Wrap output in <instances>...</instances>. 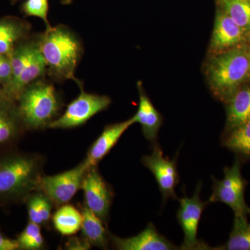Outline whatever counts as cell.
I'll list each match as a JSON object with an SVG mask.
<instances>
[{"label":"cell","instance_id":"obj_28","mask_svg":"<svg viewBox=\"0 0 250 250\" xmlns=\"http://www.w3.org/2000/svg\"><path fill=\"white\" fill-rule=\"evenodd\" d=\"M62 4L67 5L72 3V0H60Z\"/></svg>","mask_w":250,"mask_h":250},{"label":"cell","instance_id":"obj_24","mask_svg":"<svg viewBox=\"0 0 250 250\" xmlns=\"http://www.w3.org/2000/svg\"><path fill=\"white\" fill-rule=\"evenodd\" d=\"M20 250H39L45 248V239L41 233V227L29 222L18 236Z\"/></svg>","mask_w":250,"mask_h":250},{"label":"cell","instance_id":"obj_30","mask_svg":"<svg viewBox=\"0 0 250 250\" xmlns=\"http://www.w3.org/2000/svg\"><path fill=\"white\" fill-rule=\"evenodd\" d=\"M0 85H1V84H0ZM1 87H2V86H1ZM1 88H0V91H1Z\"/></svg>","mask_w":250,"mask_h":250},{"label":"cell","instance_id":"obj_3","mask_svg":"<svg viewBox=\"0 0 250 250\" xmlns=\"http://www.w3.org/2000/svg\"><path fill=\"white\" fill-rule=\"evenodd\" d=\"M208 78L215 96L228 102L250 78V45L243 44L217 55L208 65Z\"/></svg>","mask_w":250,"mask_h":250},{"label":"cell","instance_id":"obj_17","mask_svg":"<svg viewBox=\"0 0 250 250\" xmlns=\"http://www.w3.org/2000/svg\"><path fill=\"white\" fill-rule=\"evenodd\" d=\"M82 220L81 239L88 248L96 247L101 249H107L109 244V231L105 228L103 223L98 216L87 208L85 205L81 206Z\"/></svg>","mask_w":250,"mask_h":250},{"label":"cell","instance_id":"obj_20","mask_svg":"<svg viewBox=\"0 0 250 250\" xmlns=\"http://www.w3.org/2000/svg\"><path fill=\"white\" fill-rule=\"evenodd\" d=\"M25 201L29 222L41 227L48 226L52 220V210L54 207L48 197L39 190H36Z\"/></svg>","mask_w":250,"mask_h":250},{"label":"cell","instance_id":"obj_5","mask_svg":"<svg viewBox=\"0 0 250 250\" xmlns=\"http://www.w3.org/2000/svg\"><path fill=\"white\" fill-rule=\"evenodd\" d=\"M213 179V193L208 203L222 202L229 206L234 214L250 215V207L245 200L246 179L241 174V163L236 159L231 167L224 168V178L222 180Z\"/></svg>","mask_w":250,"mask_h":250},{"label":"cell","instance_id":"obj_21","mask_svg":"<svg viewBox=\"0 0 250 250\" xmlns=\"http://www.w3.org/2000/svg\"><path fill=\"white\" fill-rule=\"evenodd\" d=\"M219 250H250V223L247 215L234 214L233 229L229 238Z\"/></svg>","mask_w":250,"mask_h":250},{"label":"cell","instance_id":"obj_1","mask_svg":"<svg viewBox=\"0 0 250 250\" xmlns=\"http://www.w3.org/2000/svg\"><path fill=\"white\" fill-rule=\"evenodd\" d=\"M39 37L49 75L59 82L73 80L79 86L82 85L75 75L83 54V46L78 36L61 24L46 29Z\"/></svg>","mask_w":250,"mask_h":250},{"label":"cell","instance_id":"obj_18","mask_svg":"<svg viewBox=\"0 0 250 250\" xmlns=\"http://www.w3.org/2000/svg\"><path fill=\"white\" fill-rule=\"evenodd\" d=\"M226 129L228 131L250 119V88H239L228 100Z\"/></svg>","mask_w":250,"mask_h":250},{"label":"cell","instance_id":"obj_26","mask_svg":"<svg viewBox=\"0 0 250 250\" xmlns=\"http://www.w3.org/2000/svg\"><path fill=\"white\" fill-rule=\"evenodd\" d=\"M11 59L9 56L0 54V84L2 88L9 84L11 80Z\"/></svg>","mask_w":250,"mask_h":250},{"label":"cell","instance_id":"obj_29","mask_svg":"<svg viewBox=\"0 0 250 250\" xmlns=\"http://www.w3.org/2000/svg\"><path fill=\"white\" fill-rule=\"evenodd\" d=\"M13 2H16V1H20V0H11Z\"/></svg>","mask_w":250,"mask_h":250},{"label":"cell","instance_id":"obj_4","mask_svg":"<svg viewBox=\"0 0 250 250\" xmlns=\"http://www.w3.org/2000/svg\"><path fill=\"white\" fill-rule=\"evenodd\" d=\"M16 103L26 129L34 131L48 128L62 107L55 87L43 78L26 87Z\"/></svg>","mask_w":250,"mask_h":250},{"label":"cell","instance_id":"obj_27","mask_svg":"<svg viewBox=\"0 0 250 250\" xmlns=\"http://www.w3.org/2000/svg\"><path fill=\"white\" fill-rule=\"evenodd\" d=\"M20 250L17 239H11L0 232V250Z\"/></svg>","mask_w":250,"mask_h":250},{"label":"cell","instance_id":"obj_13","mask_svg":"<svg viewBox=\"0 0 250 250\" xmlns=\"http://www.w3.org/2000/svg\"><path fill=\"white\" fill-rule=\"evenodd\" d=\"M134 124V120L131 118L127 121L107 125L87 152L85 159L90 167L98 166L116 146L125 131Z\"/></svg>","mask_w":250,"mask_h":250},{"label":"cell","instance_id":"obj_25","mask_svg":"<svg viewBox=\"0 0 250 250\" xmlns=\"http://www.w3.org/2000/svg\"><path fill=\"white\" fill-rule=\"evenodd\" d=\"M48 0H26L22 6V11L27 16H34L41 18L46 25V29L52 27L47 18Z\"/></svg>","mask_w":250,"mask_h":250},{"label":"cell","instance_id":"obj_6","mask_svg":"<svg viewBox=\"0 0 250 250\" xmlns=\"http://www.w3.org/2000/svg\"><path fill=\"white\" fill-rule=\"evenodd\" d=\"M90 166L86 160L70 170L54 175H42L38 190L42 192L58 207L68 203L82 188V183Z\"/></svg>","mask_w":250,"mask_h":250},{"label":"cell","instance_id":"obj_23","mask_svg":"<svg viewBox=\"0 0 250 250\" xmlns=\"http://www.w3.org/2000/svg\"><path fill=\"white\" fill-rule=\"evenodd\" d=\"M223 146L230 150L250 157V119L229 131L223 141Z\"/></svg>","mask_w":250,"mask_h":250},{"label":"cell","instance_id":"obj_12","mask_svg":"<svg viewBox=\"0 0 250 250\" xmlns=\"http://www.w3.org/2000/svg\"><path fill=\"white\" fill-rule=\"evenodd\" d=\"M249 38L228 14L220 10L215 17L214 28L210 41V49L221 52L243 45Z\"/></svg>","mask_w":250,"mask_h":250},{"label":"cell","instance_id":"obj_19","mask_svg":"<svg viewBox=\"0 0 250 250\" xmlns=\"http://www.w3.org/2000/svg\"><path fill=\"white\" fill-rule=\"evenodd\" d=\"M82 220L81 210L68 203L58 207L52 216L54 229L65 236H72L80 231Z\"/></svg>","mask_w":250,"mask_h":250},{"label":"cell","instance_id":"obj_14","mask_svg":"<svg viewBox=\"0 0 250 250\" xmlns=\"http://www.w3.org/2000/svg\"><path fill=\"white\" fill-rule=\"evenodd\" d=\"M24 129L17 103L0 93V147L15 142Z\"/></svg>","mask_w":250,"mask_h":250},{"label":"cell","instance_id":"obj_10","mask_svg":"<svg viewBox=\"0 0 250 250\" xmlns=\"http://www.w3.org/2000/svg\"><path fill=\"white\" fill-rule=\"evenodd\" d=\"M143 165L154 174L163 199L177 200L175 187L179 184V172L177 170V157L168 160L164 157L159 146H154L152 154L143 156L141 159Z\"/></svg>","mask_w":250,"mask_h":250},{"label":"cell","instance_id":"obj_22","mask_svg":"<svg viewBox=\"0 0 250 250\" xmlns=\"http://www.w3.org/2000/svg\"><path fill=\"white\" fill-rule=\"evenodd\" d=\"M222 11L228 15L250 39V0H219Z\"/></svg>","mask_w":250,"mask_h":250},{"label":"cell","instance_id":"obj_2","mask_svg":"<svg viewBox=\"0 0 250 250\" xmlns=\"http://www.w3.org/2000/svg\"><path fill=\"white\" fill-rule=\"evenodd\" d=\"M43 166L39 154L14 153L0 158V200H27L39 188Z\"/></svg>","mask_w":250,"mask_h":250},{"label":"cell","instance_id":"obj_11","mask_svg":"<svg viewBox=\"0 0 250 250\" xmlns=\"http://www.w3.org/2000/svg\"><path fill=\"white\" fill-rule=\"evenodd\" d=\"M110 242L117 250H177L167 238L163 236L152 223L147 228L130 238H123L109 233Z\"/></svg>","mask_w":250,"mask_h":250},{"label":"cell","instance_id":"obj_15","mask_svg":"<svg viewBox=\"0 0 250 250\" xmlns=\"http://www.w3.org/2000/svg\"><path fill=\"white\" fill-rule=\"evenodd\" d=\"M30 24L21 18H0V54L10 57L15 47L30 36Z\"/></svg>","mask_w":250,"mask_h":250},{"label":"cell","instance_id":"obj_9","mask_svg":"<svg viewBox=\"0 0 250 250\" xmlns=\"http://www.w3.org/2000/svg\"><path fill=\"white\" fill-rule=\"evenodd\" d=\"M81 189L84 195L83 205L106 225L114 193L111 186L99 172L98 166L90 167L87 170Z\"/></svg>","mask_w":250,"mask_h":250},{"label":"cell","instance_id":"obj_8","mask_svg":"<svg viewBox=\"0 0 250 250\" xmlns=\"http://www.w3.org/2000/svg\"><path fill=\"white\" fill-rule=\"evenodd\" d=\"M202 184H198L195 192L191 197L185 196L177 199L179 202V208L177 212V221L182 228L184 241L181 249L205 250L207 246L200 243L197 239V230L199 223L208 202H202L200 197Z\"/></svg>","mask_w":250,"mask_h":250},{"label":"cell","instance_id":"obj_16","mask_svg":"<svg viewBox=\"0 0 250 250\" xmlns=\"http://www.w3.org/2000/svg\"><path fill=\"white\" fill-rule=\"evenodd\" d=\"M138 88L139 106L132 118L134 123H138L141 125L144 137L149 142L155 143L158 132L162 124V118L145 93L141 82L138 83Z\"/></svg>","mask_w":250,"mask_h":250},{"label":"cell","instance_id":"obj_7","mask_svg":"<svg viewBox=\"0 0 250 250\" xmlns=\"http://www.w3.org/2000/svg\"><path fill=\"white\" fill-rule=\"evenodd\" d=\"M80 88L79 96L69 104L65 112L52 121L48 128L65 129L80 126L111 104L109 97L86 93L83 85Z\"/></svg>","mask_w":250,"mask_h":250}]
</instances>
